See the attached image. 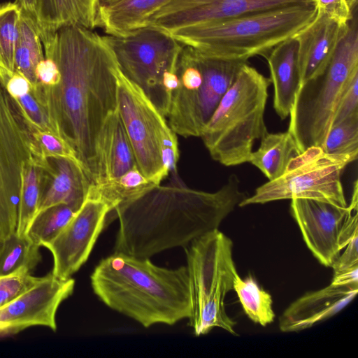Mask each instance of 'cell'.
<instances>
[{
  "instance_id": "1",
  "label": "cell",
  "mask_w": 358,
  "mask_h": 358,
  "mask_svg": "<svg viewBox=\"0 0 358 358\" xmlns=\"http://www.w3.org/2000/svg\"><path fill=\"white\" fill-rule=\"evenodd\" d=\"M45 57L57 64V85L38 83L35 93L45 108L56 134L75 151L91 184L96 182V145L107 117L117 108L115 56L93 29L66 27L40 36Z\"/></svg>"
},
{
  "instance_id": "2",
  "label": "cell",
  "mask_w": 358,
  "mask_h": 358,
  "mask_svg": "<svg viewBox=\"0 0 358 358\" xmlns=\"http://www.w3.org/2000/svg\"><path fill=\"white\" fill-rule=\"evenodd\" d=\"M166 185H155L133 201L117 208L119 228L115 253L149 258L164 250L185 247L218 229L224 219L248 196L241 191L236 174L217 191L192 189L176 176Z\"/></svg>"
},
{
  "instance_id": "3",
  "label": "cell",
  "mask_w": 358,
  "mask_h": 358,
  "mask_svg": "<svg viewBox=\"0 0 358 358\" xmlns=\"http://www.w3.org/2000/svg\"><path fill=\"white\" fill-rule=\"evenodd\" d=\"M96 296L110 308L145 328L173 325L190 315L185 266L168 268L149 258L115 253L102 259L90 275Z\"/></svg>"
},
{
  "instance_id": "4",
  "label": "cell",
  "mask_w": 358,
  "mask_h": 358,
  "mask_svg": "<svg viewBox=\"0 0 358 358\" xmlns=\"http://www.w3.org/2000/svg\"><path fill=\"white\" fill-rule=\"evenodd\" d=\"M316 4L285 7L168 32L184 46L206 55L248 60L265 57L315 18Z\"/></svg>"
},
{
  "instance_id": "5",
  "label": "cell",
  "mask_w": 358,
  "mask_h": 358,
  "mask_svg": "<svg viewBox=\"0 0 358 358\" xmlns=\"http://www.w3.org/2000/svg\"><path fill=\"white\" fill-rule=\"evenodd\" d=\"M270 78L245 64L201 135L211 157L226 166L249 162L256 140L267 132L264 113Z\"/></svg>"
},
{
  "instance_id": "6",
  "label": "cell",
  "mask_w": 358,
  "mask_h": 358,
  "mask_svg": "<svg viewBox=\"0 0 358 358\" xmlns=\"http://www.w3.org/2000/svg\"><path fill=\"white\" fill-rule=\"evenodd\" d=\"M357 73V8L324 72L302 83L296 93L287 131L296 143L299 154L312 146L322 147L341 96Z\"/></svg>"
},
{
  "instance_id": "7",
  "label": "cell",
  "mask_w": 358,
  "mask_h": 358,
  "mask_svg": "<svg viewBox=\"0 0 358 358\" xmlns=\"http://www.w3.org/2000/svg\"><path fill=\"white\" fill-rule=\"evenodd\" d=\"M231 240L218 230L208 231L184 247L190 296L189 326L196 336L221 328L236 335L224 299L238 273Z\"/></svg>"
},
{
  "instance_id": "8",
  "label": "cell",
  "mask_w": 358,
  "mask_h": 358,
  "mask_svg": "<svg viewBox=\"0 0 358 358\" xmlns=\"http://www.w3.org/2000/svg\"><path fill=\"white\" fill-rule=\"evenodd\" d=\"M117 109L137 166L156 185L176 175L179 150L176 134L144 92L120 71Z\"/></svg>"
},
{
  "instance_id": "9",
  "label": "cell",
  "mask_w": 358,
  "mask_h": 358,
  "mask_svg": "<svg viewBox=\"0 0 358 358\" xmlns=\"http://www.w3.org/2000/svg\"><path fill=\"white\" fill-rule=\"evenodd\" d=\"M357 153H327L312 146L293 157L279 178L258 187L238 205L294 199L322 201L348 206L341 182L343 169L357 159Z\"/></svg>"
},
{
  "instance_id": "10",
  "label": "cell",
  "mask_w": 358,
  "mask_h": 358,
  "mask_svg": "<svg viewBox=\"0 0 358 358\" xmlns=\"http://www.w3.org/2000/svg\"><path fill=\"white\" fill-rule=\"evenodd\" d=\"M104 37L122 73L166 117L170 100L164 90L163 78L166 72L176 70L183 45L169 34L150 26L123 36Z\"/></svg>"
},
{
  "instance_id": "11",
  "label": "cell",
  "mask_w": 358,
  "mask_h": 358,
  "mask_svg": "<svg viewBox=\"0 0 358 358\" xmlns=\"http://www.w3.org/2000/svg\"><path fill=\"white\" fill-rule=\"evenodd\" d=\"M35 130L0 79V231L16 232L25 163L35 156Z\"/></svg>"
},
{
  "instance_id": "12",
  "label": "cell",
  "mask_w": 358,
  "mask_h": 358,
  "mask_svg": "<svg viewBox=\"0 0 358 358\" xmlns=\"http://www.w3.org/2000/svg\"><path fill=\"white\" fill-rule=\"evenodd\" d=\"M308 4H316L315 0H170L151 16L147 26L168 33L195 24Z\"/></svg>"
},
{
  "instance_id": "13",
  "label": "cell",
  "mask_w": 358,
  "mask_h": 358,
  "mask_svg": "<svg viewBox=\"0 0 358 358\" xmlns=\"http://www.w3.org/2000/svg\"><path fill=\"white\" fill-rule=\"evenodd\" d=\"M109 206L99 198L87 194L73 217L57 236L45 247L53 257L52 275L71 278L87 262L101 232L106 226Z\"/></svg>"
},
{
  "instance_id": "14",
  "label": "cell",
  "mask_w": 358,
  "mask_h": 358,
  "mask_svg": "<svg viewBox=\"0 0 358 358\" xmlns=\"http://www.w3.org/2000/svg\"><path fill=\"white\" fill-rule=\"evenodd\" d=\"M357 194L355 180L350 203L346 207L314 199L291 200L290 213L299 225L307 247L325 266L331 267L340 255V234L349 214L357 208Z\"/></svg>"
},
{
  "instance_id": "15",
  "label": "cell",
  "mask_w": 358,
  "mask_h": 358,
  "mask_svg": "<svg viewBox=\"0 0 358 358\" xmlns=\"http://www.w3.org/2000/svg\"><path fill=\"white\" fill-rule=\"evenodd\" d=\"M75 280H61L52 273L0 308V337L16 334L35 326L56 331V313L73 292Z\"/></svg>"
},
{
  "instance_id": "16",
  "label": "cell",
  "mask_w": 358,
  "mask_h": 358,
  "mask_svg": "<svg viewBox=\"0 0 358 358\" xmlns=\"http://www.w3.org/2000/svg\"><path fill=\"white\" fill-rule=\"evenodd\" d=\"M358 285L330 284L321 289L306 293L294 301L279 319L283 332L308 329L337 314L355 299Z\"/></svg>"
},
{
  "instance_id": "17",
  "label": "cell",
  "mask_w": 358,
  "mask_h": 358,
  "mask_svg": "<svg viewBox=\"0 0 358 358\" xmlns=\"http://www.w3.org/2000/svg\"><path fill=\"white\" fill-rule=\"evenodd\" d=\"M348 27L317 13L314 20L294 36L301 85L324 72Z\"/></svg>"
},
{
  "instance_id": "18",
  "label": "cell",
  "mask_w": 358,
  "mask_h": 358,
  "mask_svg": "<svg viewBox=\"0 0 358 358\" xmlns=\"http://www.w3.org/2000/svg\"><path fill=\"white\" fill-rule=\"evenodd\" d=\"M40 163L42 176L38 212L59 203L66 204L78 211L91 185L83 168L64 157L40 158Z\"/></svg>"
},
{
  "instance_id": "19",
  "label": "cell",
  "mask_w": 358,
  "mask_h": 358,
  "mask_svg": "<svg viewBox=\"0 0 358 358\" xmlns=\"http://www.w3.org/2000/svg\"><path fill=\"white\" fill-rule=\"evenodd\" d=\"M98 178L95 184L115 179L137 166L118 109L106 119L96 145Z\"/></svg>"
},
{
  "instance_id": "20",
  "label": "cell",
  "mask_w": 358,
  "mask_h": 358,
  "mask_svg": "<svg viewBox=\"0 0 358 358\" xmlns=\"http://www.w3.org/2000/svg\"><path fill=\"white\" fill-rule=\"evenodd\" d=\"M265 57L273 86V108L284 120L289 115L301 85L296 38L294 36L279 43Z\"/></svg>"
},
{
  "instance_id": "21",
  "label": "cell",
  "mask_w": 358,
  "mask_h": 358,
  "mask_svg": "<svg viewBox=\"0 0 358 358\" xmlns=\"http://www.w3.org/2000/svg\"><path fill=\"white\" fill-rule=\"evenodd\" d=\"M99 4V0H34V17L39 34L71 26L98 27Z\"/></svg>"
},
{
  "instance_id": "22",
  "label": "cell",
  "mask_w": 358,
  "mask_h": 358,
  "mask_svg": "<svg viewBox=\"0 0 358 358\" xmlns=\"http://www.w3.org/2000/svg\"><path fill=\"white\" fill-rule=\"evenodd\" d=\"M170 0H99V26L106 35L123 36L147 26Z\"/></svg>"
},
{
  "instance_id": "23",
  "label": "cell",
  "mask_w": 358,
  "mask_h": 358,
  "mask_svg": "<svg viewBox=\"0 0 358 358\" xmlns=\"http://www.w3.org/2000/svg\"><path fill=\"white\" fill-rule=\"evenodd\" d=\"M194 51L203 73L205 113L208 121L222 97L232 85L240 69L248 63V60L213 57L196 50Z\"/></svg>"
},
{
  "instance_id": "24",
  "label": "cell",
  "mask_w": 358,
  "mask_h": 358,
  "mask_svg": "<svg viewBox=\"0 0 358 358\" xmlns=\"http://www.w3.org/2000/svg\"><path fill=\"white\" fill-rule=\"evenodd\" d=\"M298 154L296 143L288 131L267 132L262 137L259 148L251 153L249 162L268 180H273L284 173L290 160Z\"/></svg>"
},
{
  "instance_id": "25",
  "label": "cell",
  "mask_w": 358,
  "mask_h": 358,
  "mask_svg": "<svg viewBox=\"0 0 358 358\" xmlns=\"http://www.w3.org/2000/svg\"><path fill=\"white\" fill-rule=\"evenodd\" d=\"M155 185L135 166L115 179L91 184L87 194L99 198L109 206L107 221L117 208L133 201Z\"/></svg>"
},
{
  "instance_id": "26",
  "label": "cell",
  "mask_w": 358,
  "mask_h": 358,
  "mask_svg": "<svg viewBox=\"0 0 358 358\" xmlns=\"http://www.w3.org/2000/svg\"><path fill=\"white\" fill-rule=\"evenodd\" d=\"M42 45L34 17L22 10L15 52V71L24 76L34 86L38 84L36 67L45 58Z\"/></svg>"
},
{
  "instance_id": "27",
  "label": "cell",
  "mask_w": 358,
  "mask_h": 358,
  "mask_svg": "<svg viewBox=\"0 0 358 358\" xmlns=\"http://www.w3.org/2000/svg\"><path fill=\"white\" fill-rule=\"evenodd\" d=\"M42 167L40 158L32 157L24 166L16 233L26 236L38 212L41 191Z\"/></svg>"
},
{
  "instance_id": "28",
  "label": "cell",
  "mask_w": 358,
  "mask_h": 358,
  "mask_svg": "<svg viewBox=\"0 0 358 358\" xmlns=\"http://www.w3.org/2000/svg\"><path fill=\"white\" fill-rule=\"evenodd\" d=\"M233 289L236 292L245 313L252 321L263 327L273 321L275 313L271 296L261 289L252 277L242 279L237 273Z\"/></svg>"
},
{
  "instance_id": "29",
  "label": "cell",
  "mask_w": 358,
  "mask_h": 358,
  "mask_svg": "<svg viewBox=\"0 0 358 358\" xmlns=\"http://www.w3.org/2000/svg\"><path fill=\"white\" fill-rule=\"evenodd\" d=\"M40 247L16 232L0 240V275L21 268L34 269L41 260Z\"/></svg>"
},
{
  "instance_id": "30",
  "label": "cell",
  "mask_w": 358,
  "mask_h": 358,
  "mask_svg": "<svg viewBox=\"0 0 358 358\" xmlns=\"http://www.w3.org/2000/svg\"><path fill=\"white\" fill-rule=\"evenodd\" d=\"M21 11L16 2L0 5V79L4 83L15 72V52Z\"/></svg>"
},
{
  "instance_id": "31",
  "label": "cell",
  "mask_w": 358,
  "mask_h": 358,
  "mask_svg": "<svg viewBox=\"0 0 358 358\" xmlns=\"http://www.w3.org/2000/svg\"><path fill=\"white\" fill-rule=\"evenodd\" d=\"M76 213L77 210L64 203L45 208L36 214L26 236L36 245L45 247L57 236Z\"/></svg>"
},
{
  "instance_id": "32",
  "label": "cell",
  "mask_w": 358,
  "mask_h": 358,
  "mask_svg": "<svg viewBox=\"0 0 358 358\" xmlns=\"http://www.w3.org/2000/svg\"><path fill=\"white\" fill-rule=\"evenodd\" d=\"M321 148L327 153L358 154V113L333 125Z\"/></svg>"
},
{
  "instance_id": "33",
  "label": "cell",
  "mask_w": 358,
  "mask_h": 358,
  "mask_svg": "<svg viewBox=\"0 0 358 358\" xmlns=\"http://www.w3.org/2000/svg\"><path fill=\"white\" fill-rule=\"evenodd\" d=\"M32 136L34 142L35 157L38 158L48 157L67 158L74 161L83 168L75 151L56 133L34 130Z\"/></svg>"
},
{
  "instance_id": "34",
  "label": "cell",
  "mask_w": 358,
  "mask_h": 358,
  "mask_svg": "<svg viewBox=\"0 0 358 358\" xmlns=\"http://www.w3.org/2000/svg\"><path fill=\"white\" fill-rule=\"evenodd\" d=\"M27 268H21L10 274L0 275V308L38 282L42 277H35Z\"/></svg>"
},
{
  "instance_id": "35",
  "label": "cell",
  "mask_w": 358,
  "mask_h": 358,
  "mask_svg": "<svg viewBox=\"0 0 358 358\" xmlns=\"http://www.w3.org/2000/svg\"><path fill=\"white\" fill-rule=\"evenodd\" d=\"M14 99L35 130L56 133L45 108L35 93L34 86L27 93Z\"/></svg>"
},
{
  "instance_id": "36",
  "label": "cell",
  "mask_w": 358,
  "mask_h": 358,
  "mask_svg": "<svg viewBox=\"0 0 358 358\" xmlns=\"http://www.w3.org/2000/svg\"><path fill=\"white\" fill-rule=\"evenodd\" d=\"M317 13H322L343 26L352 19L357 0H315Z\"/></svg>"
},
{
  "instance_id": "37",
  "label": "cell",
  "mask_w": 358,
  "mask_h": 358,
  "mask_svg": "<svg viewBox=\"0 0 358 358\" xmlns=\"http://www.w3.org/2000/svg\"><path fill=\"white\" fill-rule=\"evenodd\" d=\"M357 113H358V73L353 76L341 96L332 126Z\"/></svg>"
},
{
  "instance_id": "38",
  "label": "cell",
  "mask_w": 358,
  "mask_h": 358,
  "mask_svg": "<svg viewBox=\"0 0 358 358\" xmlns=\"http://www.w3.org/2000/svg\"><path fill=\"white\" fill-rule=\"evenodd\" d=\"M36 76L38 83L54 86L59 82L60 72L55 62L51 58L45 57L36 67Z\"/></svg>"
},
{
  "instance_id": "39",
  "label": "cell",
  "mask_w": 358,
  "mask_h": 358,
  "mask_svg": "<svg viewBox=\"0 0 358 358\" xmlns=\"http://www.w3.org/2000/svg\"><path fill=\"white\" fill-rule=\"evenodd\" d=\"M358 233L355 234L346 245L345 252L336 259L332 265L334 273L358 266Z\"/></svg>"
},
{
  "instance_id": "40",
  "label": "cell",
  "mask_w": 358,
  "mask_h": 358,
  "mask_svg": "<svg viewBox=\"0 0 358 358\" xmlns=\"http://www.w3.org/2000/svg\"><path fill=\"white\" fill-rule=\"evenodd\" d=\"M4 84L7 92L13 99L27 93L34 86L24 76L16 71Z\"/></svg>"
},
{
  "instance_id": "41",
  "label": "cell",
  "mask_w": 358,
  "mask_h": 358,
  "mask_svg": "<svg viewBox=\"0 0 358 358\" xmlns=\"http://www.w3.org/2000/svg\"><path fill=\"white\" fill-rule=\"evenodd\" d=\"M336 285H358V266L334 273L331 282Z\"/></svg>"
},
{
  "instance_id": "42",
  "label": "cell",
  "mask_w": 358,
  "mask_h": 358,
  "mask_svg": "<svg viewBox=\"0 0 358 358\" xmlns=\"http://www.w3.org/2000/svg\"><path fill=\"white\" fill-rule=\"evenodd\" d=\"M21 10L34 17V0H16Z\"/></svg>"
},
{
  "instance_id": "43",
  "label": "cell",
  "mask_w": 358,
  "mask_h": 358,
  "mask_svg": "<svg viewBox=\"0 0 358 358\" xmlns=\"http://www.w3.org/2000/svg\"><path fill=\"white\" fill-rule=\"evenodd\" d=\"M0 240H1V231H0Z\"/></svg>"
}]
</instances>
